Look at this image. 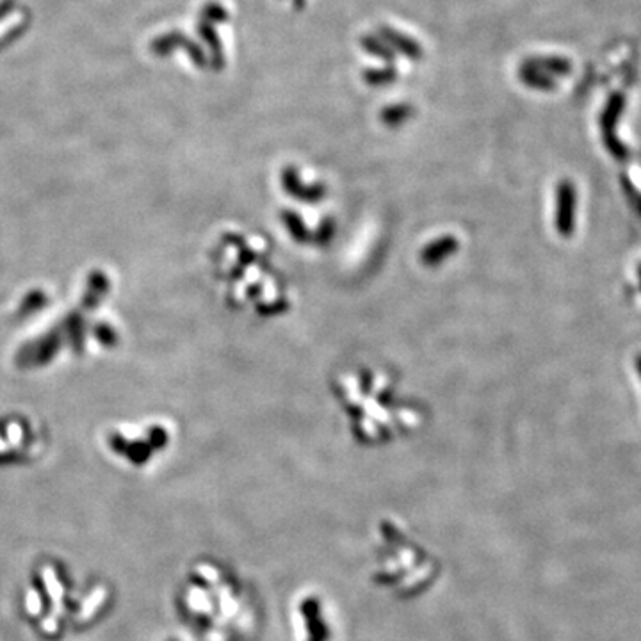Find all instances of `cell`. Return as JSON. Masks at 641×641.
<instances>
[{
  "instance_id": "6da1fadb",
  "label": "cell",
  "mask_w": 641,
  "mask_h": 641,
  "mask_svg": "<svg viewBox=\"0 0 641 641\" xmlns=\"http://www.w3.org/2000/svg\"><path fill=\"white\" fill-rule=\"evenodd\" d=\"M624 95L622 93H613L609 96V100H607L606 109L602 113L600 118V127H602V139H604V144H606V148L613 153V157H616L618 161H624L627 159L629 150L625 148L624 144L620 143V139L616 137V123L620 120V114L624 111Z\"/></svg>"
},
{
  "instance_id": "7a4b0ae2",
  "label": "cell",
  "mask_w": 641,
  "mask_h": 641,
  "mask_svg": "<svg viewBox=\"0 0 641 641\" xmlns=\"http://www.w3.org/2000/svg\"><path fill=\"white\" fill-rule=\"evenodd\" d=\"M558 228L563 236H570L574 230V210H576V191L570 182H563L558 191Z\"/></svg>"
},
{
  "instance_id": "3957f363",
  "label": "cell",
  "mask_w": 641,
  "mask_h": 641,
  "mask_svg": "<svg viewBox=\"0 0 641 641\" xmlns=\"http://www.w3.org/2000/svg\"><path fill=\"white\" fill-rule=\"evenodd\" d=\"M189 43H191L189 40H183L180 34H177V32H171V34L162 36V38H159V40L153 41L152 50H153V52L161 54V56H164V54H168L170 50H173V48H177L180 45V47L188 48L189 52H191V56H192V59H194V61L203 63V59H201V57H203V56H201V52H198L196 48L191 47Z\"/></svg>"
},
{
  "instance_id": "277c9868",
  "label": "cell",
  "mask_w": 641,
  "mask_h": 641,
  "mask_svg": "<svg viewBox=\"0 0 641 641\" xmlns=\"http://www.w3.org/2000/svg\"><path fill=\"white\" fill-rule=\"evenodd\" d=\"M524 66H528V68H532V70H538L541 74H554V75H568L572 70V65L567 61V59H561V57H538V59H532V61L526 63Z\"/></svg>"
},
{
  "instance_id": "5b68a950",
  "label": "cell",
  "mask_w": 641,
  "mask_h": 641,
  "mask_svg": "<svg viewBox=\"0 0 641 641\" xmlns=\"http://www.w3.org/2000/svg\"><path fill=\"white\" fill-rule=\"evenodd\" d=\"M520 77L526 84H529L531 87H538V89H554V80L550 79L549 75L541 74L538 70H532V68H528V66H524L522 71H520Z\"/></svg>"
},
{
  "instance_id": "8992f818",
  "label": "cell",
  "mask_w": 641,
  "mask_h": 641,
  "mask_svg": "<svg viewBox=\"0 0 641 641\" xmlns=\"http://www.w3.org/2000/svg\"><path fill=\"white\" fill-rule=\"evenodd\" d=\"M383 36H387L388 40H392V41H396V47H399L403 50V52L405 54H408V56H414V57H417L420 54V50H419V47H417V45L415 43H412L410 40H406V38H403V36H397L396 32H392V31H383Z\"/></svg>"
},
{
  "instance_id": "52a82bcc",
  "label": "cell",
  "mask_w": 641,
  "mask_h": 641,
  "mask_svg": "<svg viewBox=\"0 0 641 641\" xmlns=\"http://www.w3.org/2000/svg\"><path fill=\"white\" fill-rule=\"evenodd\" d=\"M200 32H201V36H203V38L209 41L210 48H212L214 52H216V57H221V47H219V40H218V36L214 34L212 29H210L209 25H201Z\"/></svg>"
},
{
  "instance_id": "ba28073f",
  "label": "cell",
  "mask_w": 641,
  "mask_h": 641,
  "mask_svg": "<svg viewBox=\"0 0 641 641\" xmlns=\"http://www.w3.org/2000/svg\"><path fill=\"white\" fill-rule=\"evenodd\" d=\"M622 182H624V188H625V191L629 192V194H631V198H633L634 200V203H636V207H638V210H640V214H641V194L640 192L636 191V189L633 188V183L629 182L627 179H622Z\"/></svg>"
},
{
  "instance_id": "9c48e42d",
  "label": "cell",
  "mask_w": 641,
  "mask_h": 641,
  "mask_svg": "<svg viewBox=\"0 0 641 641\" xmlns=\"http://www.w3.org/2000/svg\"><path fill=\"white\" fill-rule=\"evenodd\" d=\"M205 16H209L210 20H225V11H223L219 5H209L205 9Z\"/></svg>"
},
{
  "instance_id": "30bf717a",
  "label": "cell",
  "mask_w": 641,
  "mask_h": 641,
  "mask_svg": "<svg viewBox=\"0 0 641 641\" xmlns=\"http://www.w3.org/2000/svg\"><path fill=\"white\" fill-rule=\"evenodd\" d=\"M367 47H369V50H374V52H378V54H381V56H390V52H388L387 48H381V47H376V45H367Z\"/></svg>"
},
{
  "instance_id": "8fae6325",
  "label": "cell",
  "mask_w": 641,
  "mask_h": 641,
  "mask_svg": "<svg viewBox=\"0 0 641 641\" xmlns=\"http://www.w3.org/2000/svg\"><path fill=\"white\" fill-rule=\"evenodd\" d=\"M636 369H638V372H640V376H641V355L636 358Z\"/></svg>"
},
{
  "instance_id": "7c38bea8",
  "label": "cell",
  "mask_w": 641,
  "mask_h": 641,
  "mask_svg": "<svg viewBox=\"0 0 641 641\" xmlns=\"http://www.w3.org/2000/svg\"><path fill=\"white\" fill-rule=\"evenodd\" d=\"M638 276H640V282H641V267H640V269H638Z\"/></svg>"
}]
</instances>
